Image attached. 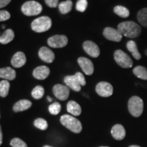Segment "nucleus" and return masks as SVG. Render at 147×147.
<instances>
[{
	"label": "nucleus",
	"mask_w": 147,
	"mask_h": 147,
	"mask_svg": "<svg viewBox=\"0 0 147 147\" xmlns=\"http://www.w3.org/2000/svg\"><path fill=\"white\" fill-rule=\"evenodd\" d=\"M68 40L63 35H55L48 39V45L53 48H63L67 45Z\"/></svg>",
	"instance_id": "7"
},
{
	"label": "nucleus",
	"mask_w": 147,
	"mask_h": 147,
	"mask_svg": "<svg viewBox=\"0 0 147 147\" xmlns=\"http://www.w3.org/2000/svg\"><path fill=\"white\" fill-rule=\"evenodd\" d=\"M114 12L122 18H127L129 16V11L127 8L122 5H117L114 8Z\"/></svg>",
	"instance_id": "26"
},
{
	"label": "nucleus",
	"mask_w": 147,
	"mask_h": 147,
	"mask_svg": "<svg viewBox=\"0 0 147 147\" xmlns=\"http://www.w3.org/2000/svg\"><path fill=\"white\" fill-rule=\"evenodd\" d=\"M44 147H51V146H45Z\"/></svg>",
	"instance_id": "41"
},
{
	"label": "nucleus",
	"mask_w": 147,
	"mask_h": 147,
	"mask_svg": "<svg viewBox=\"0 0 147 147\" xmlns=\"http://www.w3.org/2000/svg\"><path fill=\"white\" fill-rule=\"evenodd\" d=\"M21 11L26 16H36L41 13L42 6L37 1H29L23 3L21 7Z\"/></svg>",
	"instance_id": "5"
},
{
	"label": "nucleus",
	"mask_w": 147,
	"mask_h": 147,
	"mask_svg": "<svg viewBox=\"0 0 147 147\" xmlns=\"http://www.w3.org/2000/svg\"><path fill=\"white\" fill-rule=\"evenodd\" d=\"M64 82L67 87L70 88L74 91L78 92L81 90V85L75 78L74 75L73 76H67L64 78Z\"/></svg>",
	"instance_id": "17"
},
{
	"label": "nucleus",
	"mask_w": 147,
	"mask_h": 147,
	"mask_svg": "<svg viewBox=\"0 0 147 147\" xmlns=\"http://www.w3.org/2000/svg\"><path fill=\"white\" fill-rule=\"evenodd\" d=\"M48 100H49V102H52V99H51L50 97H48Z\"/></svg>",
	"instance_id": "39"
},
{
	"label": "nucleus",
	"mask_w": 147,
	"mask_h": 147,
	"mask_svg": "<svg viewBox=\"0 0 147 147\" xmlns=\"http://www.w3.org/2000/svg\"><path fill=\"white\" fill-rule=\"evenodd\" d=\"M133 72L138 78L142 79V80H147V69L146 67L142 65L136 66L133 69Z\"/></svg>",
	"instance_id": "25"
},
{
	"label": "nucleus",
	"mask_w": 147,
	"mask_h": 147,
	"mask_svg": "<svg viewBox=\"0 0 147 147\" xmlns=\"http://www.w3.org/2000/svg\"><path fill=\"white\" fill-rule=\"evenodd\" d=\"M129 147H140V146H138V145H131V146H129Z\"/></svg>",
	"instance_id": "38"
},
{
	"label": "nucleus",
	"mask_w": 147,
	"mask_h": 147,
	"mask_svg": "<svg viewBox=\"0 0 147 147\" xmlns=\"http://www.w3.org/2000/svg\"><path fill=\"white\" fill-rule=\"evenodd\" d=\"M67 110L74 116H79L81 114L82 110L80 106L74 101H69L67 104Z\"/></svg>",
	"instance_id": "20"
},
{
	"label": "nucleus",
	"mask_w": 147,
	"mask_h": 147,
	"mask_svg": "<svg viewBox=\"0 0 147 147\" xmlns=\"http://www.w3.org/2000/svg\"><path fill=\"white\" fill-rule=\"evenodd\" d=\"M117 29L123 36L129 38H136L142 33V29L138 24L134 21H125L119 24Z\"/></svg>",
	"instance_id": "1"
},
{
	"label": "nucleus",
	"mask_w": 147,
	"mask_h": 147,
	"mask_svg": "<svg viewBox=\"0 0 147 147\" xmlns=\"http://www.w3.org/2000/svg\"><path fill=\"white\" fill-rule=\"evenodd\" d=\"M78 63L85 74L88 76L93 74V71H94V66L91 60L82 57H79L78 59Z\"/></svg>",
	"instance_id": "12"
},
{
	"label": "nucleus",
	"mask_w": 147,
	"mask_h": 147,
	"mask_svg": "<svg viewBox=\"0 0 147 147\" xmlns=\"http://www.w3.org/2000/svg\"><path fill=\"white\" fill-rule=\"evenodd\" d=\"M137 19L141 25L147 28V8L141 9L138 12Z\"/></svg>",
	"instance_id": "24"
},
{
	"label": "nucleus",
	"mask_w": 147,
	"mask_h": 147,
	"mask_svg": "<svg viewBox=\"0 0 147 147\" xmlns=\"http://www.w3.org/2000/svg\"><path fill=\"white\" fill-rule=\"evenodd\" d=\"M83 49L89 56L93 58L98 57L100 54V51L98 46L92 41H85L83 43Z\"/></svg>",
	"instance_id": "11"
},
{
	"label": "nucleus",
	"mask_w": 147,
	"mask_h": 147,
	"mask_svg": "<svg viewBox=\"0 0 147 147\" xmlns=\"http://www.w3.org/2000/svg\"><path fill=\"white\" fill-rule=\"evenodd\" d=\"M53 91L55 97L61 101L67 100L69 95V90L68 87L63 85V84H55L53 87Z\"/></svg>",
	"instance_id": "9"
},
{
	"label": "nucleus",
	"mask_w": 147,
	"mask_h": 147,
	"mask_svg": "<svg viewBox=\"0 0 147 147\" xmlns=\"http://www.w3.org/2000/svg\"><path fill=\"white\" fill-rule=\"evenodd\" d=\"M26 61V57L23 52H17L12 57L11 64L14 67L18 68L25 65Z\"/></svg>",
	"instance_id": "15"
},
{
	"label": "nucleus",
	"mask_w": 147,
	"mask_h": 147,
	"mask_svg": "<svg viewBox=\"0 0 147 147\" xmlns=\"http://www.w3.org/2000/svg\"><path fill=\"white\" fill-rule=\"evenodd\" d=\"M88 2L87 0H78L76 3V8L79 12H83L87 8Z\"/></svg>",
	"instance_id": "31"
},
{
	"label": "nucleus",
	"mask_w": 147,
	"mask_h": 147,
	"mask_svg": "<svg viewBox=\"0 0 147 147\" xmlns=\"http://www.w3.org/2000/svg\"><path fill=\"white\" fill-rule=\"evenodd\" d=\"M14 38V33L11 29H7L3 34L0 36V43L3 45H6V44L10 43L12 42Z\"/></svg>",
	"instance_id": "22"
},
{
	"label": "nucleus",
	"mask_w": 147,
	"mask_h": 147,
	"mask_svg": "<svg viewBox=\"0 0 147 147\" xmlns=\"http://www.w3.org/2000/svg\"><path fill=\"white\" fill-rule=\"evenodd\" d=\"M100 147H108V146H100Z\"/></svg>",
	"instance_id": "42"
},
{
	"label": "nucleus",
	"mask_w": 147,
	"mask_h": 147,
	"mask_svg": "<svg viewBox=\"0 0 147 147\" xmlns=\"http://www.w3.org/2000/svg\"><path fill=\"white\" fill-rule=\"evenodd\" d=\"M2 140H3V135H2V131H1V126H0V145L2 143Z\"/></svg>",
	"instance_id": "37"
},
{
	"label": "nucleus",
	"mask_w": 147,
	"mask_h": 147,
	"mask_svg": "<svg viewBox=\"0 0 147 147\" xmlns=\"http://www.w3.org/2000/svg\"><path fill=\"white\" fill-rule=\"evenodd\" d=\"M10 145L12 147H27V145L24 141L20 138H13L11 140Z\"/></svg>",
	"instance_id": "32"
},
{
	"label": "nucleus",
	"mask_w": 147,
	"mask_h": 147,
	"mask_svg": "<svg viewBox=\"0 0 147 147\" xmlns=\"http://www.w3.org/2000/svg\"><path fill=\"white\" fill-rule=\"evenodd\" d=\"M145 55H146L147 56V49L146 50H145Z\"/></svg>",
	"instance_id": "40"
},
{
	"label": "nucleus",
	"mask_w": 147,
	"mask_h": 147,
	"mask_svg": "<svg viewBox=\"0 0 147 147\" xmlns=\"http://www.w3.org/2000/svg\"><path fill=\"white\" fill-rule=\"evenodd\" d=\"M40 58L46 62V63H51L55 59V54L49 48L43 47L40 49L39 53H38Z\"/></svg>",
	"instance_id": "13"
},
{
	"label": "nucleus",
	"mask_w": 147,
	"mask_h": 147,
	"mask_svg": "<svg viewBox=\"0 0 147 147\" xmlns=\"http://www.w3.org/2000/svg\"><path fill=\"white\" fill-rule=\"evenodd\" d=\"M50 74V69L47 66L42 65L36 67L33 71V76L38 80H45Z\"/></svg>",
	"instance_id": "14"
},
{
	"label": "nucleus",
	"mask_w": 147,
	"mask_h": 147,
	"mask_svg": "<svg viewBox=\"0 0 147 147\" xmlns=\"http://www.w3.org/2000/svg\"><path fill=\"white\" fill-rule=\"evenodd\" d=\"M52 26V21L49 16H41L35 19L32 23V29L37 33L47 32Z\"/></svg>",
	"instance_id": "4"
},
{
	"label": "nucleus",
	"mask_w": 147,
	"mask_h": 147,
	"mask_svg": "<svg viewBox=\"0 0 147 147\" xmlns=\"http://www.w3.org/2000/svg\"><path fill=\"white\" fill-rule=\"evenodd\" d=\"M10 1L11 0H0V8L6 6L10 3Z\"/></svg>",
	"instance_id": "36"
},
{
	"label": "nucleus",
	"mask_w": 147,
	"mask_h": 147,
	"mask_svg": "<svg viewBox=\"0 0 147 147\" xmlns=\"http://www.w3.org/2000/svg\"><path fill=\"white\" fill-rule=\"evenodd\" d=\"M0 78L8 80H13L16 78V71L10 67L0 69Z\"/></svg>",
	"instance_id": "18"
},
{
	"label": "nucleus",
	"mask_w": 147,
	"mask_h": 147,
	"mask_svg": "<svg viewBox=\"0 0 147 147\" xmlns=\"http://www.w3.org/2000/svg\"><path fill=\"white\" fill-rule=\"evenodd\" d=\"M10 18V14L6 10H0V22L5 21Z\"/></svg>",
	"instance_id": "34"
},
{
	"label": "nucleus",
	"mask_w": 147,
	"mask_h": 147,
	"mask_svg": "<svg viewBox=\"0 0 147 147\" xmlns=\"http://www.w3.org/2000/svg\"><path fill=\"white\" fill-rule=\"evenodd\" d=\"M10 86V84L8 80H3L0 82V96L5 97L8 95Z\"/></svg>",
	"instance_id": "27"
},
{
	"label": "nucleus",
	"mask_w": 147,
	"mask_h": 147,
	"mask_svg": "<svg viewBox=\"0 0 147 147\" xmlns=\"http://www.w3.org/2000/svg\"><path fill=\"white\" fill-rule=\"evenodd\" d=\"M61 109V106L59 103L58 102H55L53 103L51 105L49 106V110L50 112L51 115H57L60 113Z\"/></svg>",
	"instance_id": "30"
},
{
	"label": "nucleus",
	"mask_w": 147,
	"mask_h": 147,
	"mask_svg": "<svg viewBox=\"0 0 147 147\" xmlns=\"http://www.w3.org/2000/svg\"><path fill=\"white\" fill-rule=\"evenodd\" d=\"M60 121L63 126L74 133L79 134L82 129L81 122L73 116L64 115L61 117Z\"/></svg>",
	"instance_id": "2"
},
{
	"label": "nucleus",
	"mask_w": 147,
	"mask_h": 147,
	"mask_svg": "<svg viewBox=\"0 0 147 147\" xmlns=\"http://www.w3.org/2000/svg\"><path fill=\"white\" fill-rule=\"evenodd\" d=\"M34 125L40 129L46 130L48 128V123L45 119L39 118L34 121Z\"/></svg>",
	"instance_id": "29"
},
{
	"label": "nucleus",
	"mask_w": 147,
	"mask_h": 147,
	"mask_svg": "<svg viewBox=\"0 0 147 147\" xmlns=\"http://www.w3.org/2000/svg\"><path fill=\"white\" fill-rule=\"evenodd\" d=\"M116 63L123 68H130L133 66V61L129 55L121 50H117L114 53Z\"/></svg>",
	"instance_id": "6"
},
{
	"label": "nucleus",
	"mask_w": 147,
	"mask_h": 147,
	"mask_svg": "<svg viewBox=\"0 0 147 147\" xmlns=\"http://www.w3.org/2000/svg\"><path fill=\"white\" fill-rule=\"evenodd\" d=\"M44 94H45V89L42 86H36V87L33 89L32 92V95L36 100H40L43 97Z\"/></svg>",
	"instance_id": "28"
},
{
	"label": "nucleus",
	"mask_w": 147,
	"mask_h": 147,
	"mask_svg": "<svg viewBox=\"0 0 147 147\" xmlns=\"http://www.w3.org/2000/svg\"><path fill=\"white\" fill-rule=\"evenodd\" d=\"M95 91L100 96L108 97L113 95V87L109 82H100L96 85Z\"/></svg>",
	"instance_id": "8"
},
{
	"label": "nucleus",
	"mask_w": 147,
	"mask_h": 147,
	"mask_svg": "<svg viewBox=\"0 0 147 147\" xmlns=\"http://www.w3.org/2000/svg\"><path fill=\"white\" fill-rule=\"evenodd\" d=\"M74 76L75 78H76V80H78V82L80 83V84L81 86H84L86 84V80H85V78H84V77L83 76V74H82V73L80 72H76V74H74Z\"/></svg>",
	"instance_id": "33"
},
{
	"label": "nucleus",
	"mask_w": 147,
	"mask_h": 147,
	"mask_svg": "<svg viewBox=\"0 0 147 147\" xmlns=\"http://www.w3.org/2000/svg\"><path fill=\"white\" fill-rule=\"evenodd\" d=\"M72 1L71 0H67V1L60 3L58 5V8L61 13L65 14L70 12L71 8H72Z\"/></svg>",
	"instance_id": "23"
},
{
	"label": "nucleus",
	"mask_w": 147,
	"mask_h": 147,
	"mask_svg": "<svg viewBox=\"0 0 147 147\" xmlns=\"http://www.w3.org/2000/svg\"><path fill=\"white\" fill-rule=\"evenodd\" d=\"M144 103L140 97L133 96L129 100L128 110L130 114L134 117H139L142 114Z\"/></svg>",
	"instance_id": "3"
},
{
	"label": "nucleus",
	"mask_w": 147,
	"mask_h": 147,
	"mask_svg": "<svg viewBox=\"0 0 147 147\" xmlns=\"http://www.w3.org/2000/svg\"><path fill=\"white\" fill-rule=\"evenodd\" d=\"M111 134L115 139L117 140H122L125 137L126 131L122 125L117 124L112 128Z\"/></svg>",
	"instance_id": "16"
},
{
	"label": "nucleus",
	"mask_w": 147,
	"mask_h": 147,
	"mask_svg": "<svg viewBox=\"0 0 147 147\" xmlns=\"http://www.w3.org/2000/svg\"><path fill=\"white\" fill-rule=\"evenodd\" d=\"M32 105V102L29 100H21L14 104L13 106V110L15 113H18V112L24 111V110L29 109Z\"/></svg>",
	"instance_id": "19"
},
{
	"label": "nucleus",
	"mask_w": 147,
	"mask_h": 147,
	"mask_svg": "<svg viewBox=\"0 0 147 147\" xmlns=\"http://www.w3.org/2000/svg\"><path fill=\"white\" fill-rule=\"evenodd\" d=\"M103 35L107 40L117 42H120L123 38V35L118 29H115L112 27H106L103 32Z\"/></svg>",
	"instance_id": "10"
},
{
	"label": "nucleus",
	"mask_w": 147,
	"mask_h": 147,
	"mask_svg": "<svg viewBox=\"0 0 147 147\" xmlns=\"http://www.w3.org/2000/svg\"><path fill=\"white\" fill-rule=\"evenodd\" d=\"M45 3L50 8H56L58 6L59 0H45Z\"/></svg>",
	"instance_id": "35"
},
{
	"label": "nucleus",
	"mask_w": 147,
	"mask_h": 147,
	"mask_svg": "<svg viewBox=\"0 0 147 147\" xmlns=\"http://www.w3.org/2000/svg\"><path fill=\"white\" fill-rule=\"evenodd\" d=\"M127 50L131 53L132 56L136 60H140L141 59V55L139 53L137 45L133 40H130L127 43Z\"/></svg>",
	"instance_id": "21"
}]
</instances>
